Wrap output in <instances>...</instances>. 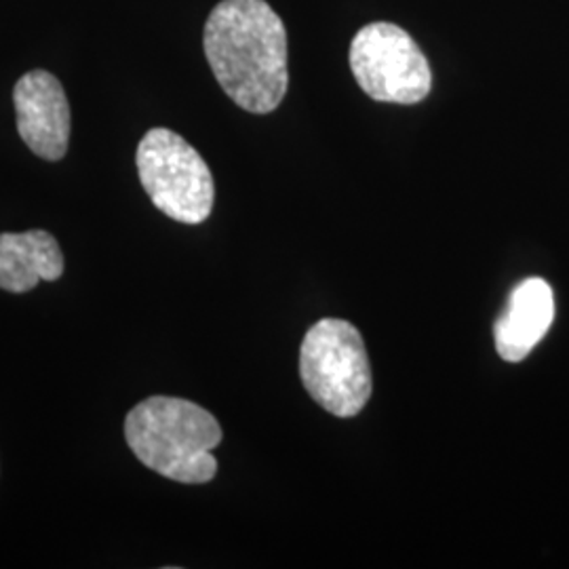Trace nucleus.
<instances>
[{"label":"nucleus","mask_w":569,"mask_h":569,"mask_svg":"<svg viewBox=\"0 0 569 569\" xmlns=\"http://www.w3.org/2000/svg\"><path fill=\"white\" fill-rule=\"evenodd\" d=\"M306 392L338 418H352L371 397V366L361 331L348 321L323 319L300 348Z\"/></svg>","instance_id":"obj_3"},{"label":"nucleus","mask_w":569,"mask_h":569,"mask_svg":"<svg viewBox=\"0 0 569 569\" xmlns=\"http://www.w3.org/2000/svg\"><path fill=\"white\" fill-rule=\"evenodd\" d=\"M555 319V296L545 279H526L510 293L505 315L496 321L493 338L498 355L519 363L547 336Z\"/></svg>","instance_id":"obj_7"},{"label":"nucleus","mask_w":569,"mask_h":569,"mask_svg":"<svg viewBox=\"0 0 569 569\" xmlns=\"http://www.w3.org/2000/svg\"><path fill=\"white\" fill-rule=\"evenodd\" d=\"M13 103L18 131L26 146L44 161H60L70 142V103L60 79L30 70L16 82Z\"/></svg>","instance_id":"obj_6"},{"label":"nucleus","mask_w":569,"mask_h":569,"mask_svg":"<svg viewBox=\"0 0 569 569\" xmlns=\"http://www.w3.org/2000/svg\"><path fill=\"white\" fill-rule=\"evenodd\" d=\"M61 274L63 253L47 230L0 234V289L26 293L41 281H58Z\"/></svg>","instance_id":"obj_8"},{"label":"nucleus","mask_w":569,"mask_h":569,"mask_svg":"<svg viewBox=\"0 0 569 569\" xmlns=\"http://www.w3.org/2000/svg\"><path fill=\"white\" fill-rule=\"evenodd\" d=\"M138 176L167 218L201 224L213 209L216 183L203 157L171 129H150L138 146Z\"/></svg>","instance_id":"obj_4"},{"label":"nucleus","mask_w":569,"mask_h":569,"mask_svg":"<svg viewBox=\"0 0 569 569\" xmlns=\"http://www.w3.org/2000/svg\"><path fill=\"white\" fill-rule=\"evenodd\" d=\"M127 446L143 467L186 486L209 483L218 472L213 449L222 443L220 422L180 397H150L124 420Z\"/></svg>","instance_id":"obj_2"},{"label":"nucleus","mask_w":569,"mask_h":569,"mask_svg":"<svg viewBox=\"0 0 569 569\" xmlns=\"http://www.w3.org/2000/svg\"><path fill=\"white\" fill-rule=\"evenodd\" d=\"M204 58L226 96L253 114H268L289 87L287 30L266 0H222L209 13Z\"/></svg>","instance_id":"obj_1"},{"label":"nucleus","mask_w":569,"mask_h":569,"mask_svg":"<svg viewBox=\"0 0 569 569\" xmlns=\"http://www.w3.org/2000/svg\"><path fill=\"white\" fill-rule=\"evenodd\" d=\"M350 70L376 102H422L432 87L425 51L403 28L376 21L361 28L350 44Z\"/></svg>","instance_id":"obj_5"}]
</instances>
